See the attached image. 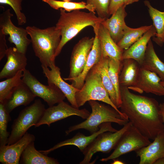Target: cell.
<instances>
[{
	"instance_id": "1",
	"label": "cell",
	"mask_w": 164,
	"mask_h": 164,
	"mask_svg": "<svg viewBox=\"0 0 164 164\" xmlns=\"http://www.w3.org/2000/svg\"><path fill=\"white\" fill-rule=\"evenodd\" d=\"M120 111L143 135L153 140L164 131L159 104L155 99L131 92L120 86Z\"/></svg>"
},
{
	"instance_id": "2",
	"label": "cell",
	"mask_w": 164,
	"mask_h": 164,
	"mask_svg": "<svg viewBox=\"0 0 164 164\" xmlns=\"http://www.w3.org/2000/svg\"><path fill=\"white\" fill-rule=\"evenodd\" d=\"M60 10V16L56 26L60 32L61 39L55 53L56 57L60 53L65 45L84 29L88 26L93 28L105 19L97 16L95 12H87L80 10L67 12L62 9Z\"/></svg>"
},
{
	"instance_id": "3",
	"label": "cell",
	"mask_w": 164,
	"mask_h": 164,
	"mask_svg": "<svg viewBox=\"0 0 164 164\" xmlns=\"http://www.w3.org/2000/svg\"><path fill=\"white\" fill-rule=\"evenodd\" d=\"M26 29L31 38L35 55L41 65L50 67L55 65V53L61 39L60 30L56 26L42 29L29 26Z\"/></svg>"
},
{
	"instance_id": "4",
	"label": "cell",
	"mask_w": 164,
	"mask_h": 164,
	"mask_svg": "<svg viewBox=\"0 0 164 164\" xmlns=\"http://www.w3.org/2000/svg\"><path fill=\"white\" fill-rule=\"evenodd\" d=\"M92 112L83 122L71 126L65 131L66 135L79 129H85L92 134L99 129L100 125L105 122H111L124 125L129 121L128 119L121 114L111 106L100 104L96 101H88Z\"/></svg>"
},
{
	"instance_id": "5",
	"label": "cell",
	"mask_w": 164,
	"mask_h": 164,
	"mask_svg": "<svg viewBox=\"0 0 164 164\" xmlns=\"http://www.w3.org/2000/svg\"><path fill=\"white\" fill-rule=\"evenodd\" d=\"M75 98L78 108L91 100L101 101L111 106L121 114L128 118L126 115L122 113L111 100L103 84L96 64L88 72L82 87L76 93Z\"/></svg>"
},
{
	"instance_id": "6",
	"label": "cell",
	"mask_w": 164,
	"mask_h": 164,
	"mask_svg": "<svg viewBox=\"0 0 164 164\" xmlns=\"http://www.w3.org/2000/svg\"><path fill=\"white\" fill-rule=\"evenodd\" d=\"M44 105L39 99L36 100L31 105L22 109L12 125L7 144L15 143L21 138L32 126L39 122L45 110Z\"/></svg>"
},
{
	"instance_id": "7",
	"label": "cell",
	"mask_w": 164,
	"mask_h": 164,
	"mask_svg": "<svg viewBox=\"0 0 164 164\" xmlns=\"http://www.w3.org/2000/svg\"><path fill=\"white\" fill-rule=\"evenodd\" d=\"M132 125L129 121L115 132H107L99 134L83 152L84 157L80 164H89L93 155L97 152L107 153L114 149L122 135Z\"/></svg>"
},
{
	"instance_id": "8",
	"label": "cell",
	"mask_w": 164,
	"mask_h": 164,
	"mask_svg": "<svg viewBox=\"0 0 164 164\" xmlns=\"http://www.w3.org/2000/svg\"><path fill=\"white\" fill-rule=\"evenodd\" d=\"M151 143L150 139L132 125L120 138L114 151L107 157L100 160L107 162L130 152L138 150Z\"/></svg>"
},
{
	"instance_id": "9",
	"label": "cell",
	"mask_w": 164,
	"mask_h": 164,
	"mask_svg": "<svg viewBox=\"0 0 164 164\" xmlns=\"http://www.w3.org/2000/svg\"><path fill=\"white\" fill-rule=\"evenodd\" d=\"M22 82L36 97L42 98L49 107L63 101L66 97L63 92L53 84L45 85L41 83L28 70L23 71Z\"/></svg>"
},
{
	"instance_id": "10",
	"label": "cell",
	"mask_w": 164,
	"mask_h": 164,
	"mask_svg": "<svg viewBox=\"0 0 164 164\" xmlns=\"http://www.w3.org/2000/svg\"><path fill=\"white\" fill-rule=\"evenodd\" d=\"M13 16L9 9L0 14V30L6 36L9 35L8 40L14 43L19 51L26 53L31 40L27 37L26 29L17 27L13 24L11 20Z\"/></svg>"
},
{
	"instance_id": "11",
	"label": "cell",
	"mask_w": 164,
	"mask_h": 164,
	"mask_svg": "<svg viewBox=\"0 0 164 164\" xmlns=\"http://www.w3.org/2000/svg\"><path fill=\"white\" fill-rule=\"evenodd\" d=\"M90 114L89 111L85 108L79 109L63 101L56 105L46 109L40 120L35 126L46 125L50 127L52 123L72 115L86 119Z\"/></svg>"
},
{
	"instance_id": "12",
	"label": "cell",
	"mask_w": 164,
	"mask_h": 164,
	"mask_svg": "<svg viewBox=\"0 0 164 164\" xmlns=\"http://www.w3.org/2000/svg\"><path fill=\"white\" fill-rule=\"evenodd\" d=\"M94 37H84L74 46L71 54L70 73L64 80L70 81L79 75L82 72L92 48Z\"/></svg>"
},
{
	"instance_id": "13",
	"label": "cell",
	"mask_w": 164,
	"mask_h": 164,
	"mask_svg": "<svg viewBox=\"0 0 164 164\" xmlns=\"http://www.w3.org/2000/svg\"><path fill=\"white\" fill-rule=\"evenodd\" d=\"M99 129L89 136H85L80 133L77 134L72 138L61 142L48 149L39 151L43 154L47 155L50 152L61 147L67 145H74L77 147L83 152L86 148L100 134L105 132H115L118 130L113 128L111 122H107L102 124L99 126Z\"/></svg>"
},
{
	"instance_id": "14",
	"label": "cell",
	"mask_w": 164,
	"mask_h": 164,
	"mask_svg": "<svg viewBox=\"0 0 164 164\" xmlns=\"http://www.w3.org/2000/svg\"><path fill=\"white\" fill-rule=\"evenodd\" d=\"M35 137L27 132L14 143L0 146V162L3 164H19L22 155L28 145L34 142Z\"/></svg>"
},
{
	"instance_id": "15",
	"label": "cell",
	"mask_w": 164,
	"mask_h": 164,
	"mask_svg": "<svg viewBox=\"0 0 164 164\" xmlns=\"http://www.w3.org/2000/svg\"><path fill=\"white\" fill-rule=\"evenodd\" d=\"M43 73L47 79L48 84H53L63 92L71 105L79 108L76 103V94L80 89L66 82L61 77L60 69L55 65L48 67L41 65Z\"/></svg>"
},
{
	"instance_id": "16",
	"label": "cell",
	"mask_w": 164,
	"mask_h": 164,
	"mask_svg": "<svg viewBox=\"0 0 164 164\" xmlns=\"http://www.w3.org/2000/svg\"><path fill=\"white\" fill-rule=\"evenodd\" d=\"M161 81L156 73L141 67L135 85L128 88L140 93L144 91L158 96H164V87L161 84Z\"/></svg>"
},
{
	"instance_id": "17",
	"label": "cell",
	"mask_w": 164,
	"mask_h": 164,
	"mask_svg": "<svg viewBox=\"0 0 164 164\" xmlns=\"http://www.w3.org/2000/svg\"><path fill=\"white\" fill-rule=\"evenodd\" d=\"M7 61L0 72V79L12 77L20 71L26 69L27 59L26 53L15 47L8 48L5 54Z\"/></svg>"
},
{
	"instance_id": "18",
	"label": "cell",
	"mask_w": 164,
	"mask_h": 164,
	"mask_svg": "<svg viewBox=\"0 0 164 164\" xmlns=\"http://www.w3.org/2000/svg\"><path fill=\"white\" fill-rule=\"evenodd\" d=\"M135 152L140 159L139 164H154L158 159L164 157V131L156 137L153 142Z\"/></svg>"
},
{
	"instance_id": "19",
	"label": "cell",
	"mask_w": 164,
	"mask_h": 164,
	"mask_svg": "<svg viewBox=\"0 0 164 164\" xmlns=\"http://www.w3.org/2000/svg\"><path fill=\"white\" fill-rule=\"evenodd\" d=\"M99 25V24H97L93 28L95 33L94 42L82 72L78 76L70 81L71 82V84L73 87L79 89H80L82 87L86 77L90 70L100 61L101 58L100 43L97 34Z\"/></svg>"
},
{
	"instance_id": "20",
	"label": "cell",
	"mask_w": 164,
	"mask_h": 164,
	"mask_svg": "<svg viewBox=\"0 0 164 164\" xmlns=\"http://www.w3.org/2000/svg\"><path fill=\"white\" fill-rule=\"evenodd\" d=\"M97 34L100 42L102 56H108L116 61L122 62L124 50L114 41L108 30L101 22L99 25Z\"/></svg>"
},
{
	"instance_id": "21",
	"label": "cell",
	"mask_w": 164,
	"mask_h": 164,
	"mask_svg": "<svg viewBox=\"0 0 164 164\" xmlns=\"http://www.w3.org/2000/svg\"><path fill=\"white\" fill-rule=\"evenodd\" d=\"M125 8L124 5L121 7L112 15L110 18L105 19L101 22L117 44L122 38L126 26L125 21L127 15Z\"/></svg>"
},
{
	"instance_id": "22",
	"label": "cell",
	"mask_w": 164,
	"mask_h": 164,
	"mask_svg": "<svg viewBox=\"0 0 164 164\" xmlns=\"http://www.w3.org/2000/svg\"><path fill=\"white\" fill-rule=\"evenodd\" d=\"M156 33L154 26L152 27L128 49L124 50L123 60L131 58L135 60L140 64L142 63L144 59L148 43L152 37L155 36Z\"/></svg>"
},
{
	"instance_id": "23",
	"label": "cell",
	"mask_w": 164,
	"mask_h": 164,
	"mask_svg": "<svg viewBox=\"0 0 164 164\" xmlns=\"http://www.w3.org/2000/svg\"><path fill=\"white\" fill-rule=\"evenodd\" d=\"M36 97L29 88L22 81L15 88L9 98L3 104L6 111L10 113L18 106L29 104Z\"/></svg>"
},
{
	"instance_id": "24",
	"label": "cell",
	"mask_w": 164,
	"mask_h": 164,
	"mask_svg": "<svg viewBox=\"0 0 164 164\" xmlns=\"http://www.w3.org/2000/svg\"><path fill=\"white\" fill-rule=\"evenodd\" d=\"M140 67L138 62L133 59L123 60L119 77L120 86L129 88L134 86L136 83Z\"/></svg>"
},
{
	"instance_id": "25",
	"label": "cell",
	"mask_w": 164,
	"mask_h": 164,
	"mask_svg": "<svg viewBox=\"0 0 164 164\" xmlns=\"http://www.w3.org/2000/svg\"><path fill=\"white\" fill-rule=\"evenodd\" d=\"M140 66L144 69L156 73L161 81H164V63L157 55L151 39L147 44L144 59Z\"/></svg>"
},
{
	"instance_id": "26",
	"label": "cell",
	"mask_w": 164,
	"mask_h": 164,
	"mask_svg": "<svg viewBox=\"0 0 164 164\" xmlns=\"http://www.w3.org/2000/svg\"><path fill=\"white\" fill-rule=\"evenodd\" d=\"M20 163L22 164H59L58 160L37 150L34 142L29 144L23 152Z\"/></svg>"
},
{
	"instance_id": "27",
	"label": "cell",
	"mask_w": 164,
	"mask_h": 164,
	"mask_svg": "<svg viewBox=\"0 0 164 164\" xmlns=\"http://www.w3.org/2000/svg\"><path fill=\"white\" fill-rule=\"evenodd\" d=\"M144 3L148 8L150 16L155 28L156 33L153 40L158 45L162 46V40L164 35V12H161L154 8L148 0H145Z\"/></svg>"
},
{
	"instance_id": "28",
	"label": "cell",
	"mask_w": 164,
	"mask_h": 164,
	"mask_svg": "<svg viewBox=\"0 0 164 164\" xmlns=\"http://www.w3.org/2000/svg\"><path fill=\"white\" fill-rule=\"evenodd\" d=\"M152 25L142 26L137 28H132L127 25L123 36L117 43L123 50L128 49L135 43L152 26Z\"/></svg>"
},
{
	"instance_id": "29",
	"label": "cell",
	"mask_w": 164,
	"mask_h": 164,
	"mask_svg": "<svg viewBox=\"0 0 164 164\" xmlns=\"http://www.w3.org/2000/svg\"><path fill=\"white\" fill-rule=\"evenodd\" d=\"M108 56H102L100 60L96 66L100 73L103 84L111 101L117 107L116 92L108 73Z\"/></svg>"
},
{
	"instance_id": "30",
	"label": "cell",
	"mask_w": 164,
	"mask_h": 164,
	"mask_svg": "<svg viewBox=\"0 0 164 164\" xmlns=\"http://www.w3.org/2000/svg\"><path fill=\"white\" fill-rule=\"evenodd\" d=\"M122 66V61H117L109 57L108 73L116 92L118 108H120L121 104L119 77Z\"/></svg>"
},
{
	"instance_id": "31",
	"label": "cell",
	"mask_w": 164,
	"mask_h": 164,
	"mask_svg": "<svg viewBox=\"0 0 164 164\" xmlns=\"http://www.w3.org/2000/svg\"><path fill=\"white\" fill-rule=\"evenodd\" d=\"M42 1L48 4L53 9L58 10L62 9L68 12L74 10L85 9L88 10L89 12H95V11L94 6L87 4L86 3L84 2H74L55 0H42Z\"/></svg>"
},
{
	"instance_id": "32",
	"label": "cell",
	"mask_w": 164,
	"mask_h": 164,
	"mask_svg": "<svg viewBox=\"0 0 164 164\" xmlns=\"http://www.w3.org/2000/svg\"><path fill=\"white\" fill-rule=\"evenodd\" d=\"M22 72L20 71L14 77L0 82V103L4 104L15 88L22 82Z\"/></svg>"
},
{
	"instance_id": "33",
	"label": "cell",
	"mask_w": 164,
	"mask_h": 164,
	"mask_svg": "<svg viewBox=\"0 0 164 164\" xmlns=\"http://www.w3.org/2000/svg\"><path fill=\"white\" fill-rule=\"evenodd\" d=\"M11 120L4 104L0 103V146L7 144L10 135L7 131V125Z\"/></svg>"
},
{
	"instance_id": "34",
	"label": "cell",
	"mask_w": 164,
	"mask_h": 164,
	"mask_svg": "<svg viewBox=\"0 0 164 164\" xmlns=\"http://www.w3.org/2000/svg\"><path fill=\"white\" fill-rule=\"evenodd\" d=\"M23 0H0L1 4L10 6L14 11L17 17L19 25H22L26 22V18L22 12V2Z\"/></svg>"
},
{
	"instance_id": "35",
	"label": "cell",
	"mask_w": 164,
	"mask_h": 164,
	"mask_svg": "<svg viewBox=\"0 0 164 164\" xmlns=\"http://www.w3.org/2000/svg\"><path fill=\"white\" fill-rule=\"evenodd\" d=\"M111 0H86V3L94 6L97 16L102 19H106L110 16L108 8Z\"/></svg>"
},
{
	"instance_id": "36",
	"label": "cell",
	"mask_w": 164,
	"mask_h": 164,
	"mask_svg": "<svg viewBox=\"0 0 164 164\" xmlns=\"http://www.w3.org/2000/svg\"><path fill=\"white\" fill-rule=\"evenodd\" d=\"M125 0H111L108 8L109 15L114 14L121 7L124 5Z\"/></svg>"
},
{
	"instance_id": "37",
	"label": "cell",
	"mask_w": 164,
	"mask_h": 164,
	"mask_svg": "<svg viewBox=\"0 0 164 164\" xmlns=\"http://www.w3.org/2000/svg\"><path fill=\"white\" fill-rule=\"evenodd\" d=\"M5 35L0 30V60L5 55L6 51L8 49L5 39Z\"/></svg>"
},
{
	"instance_id": "38",
	"label": "cell",
	"mask_w": 164,
	"mask_h": 164,
	"mask_svg": "<svg viewBox=\"0 0 164 164\" xmlns=\"http://www.w3.org/2000/svg\"><path fill=\"white\" fill-rule=\"evenodd\" d=\"M160 112L164 124V102L159 104Z\"/></svg>"
},
{
	"instance_id": "39",
	"label": "cell",
	"mask_w": 164,
	"mask_h": 164,
	"mask_svg": "<svg viewBox=\"0 0 164 164\" xmlns=\"http://www.w3.org/2000/svg\"><path fill=\"white\" fill-rule=\"evenodd\" d=\"M139 1V0H125L124 6L126 7L128 5L138 2Z\"/></svg>"
},
{
	"instance_id": "40",
	"label": "cell",
	"mask_w": 164,
	"mask_h": 164,
	"mask_svg": "<svg viewBox=\"0 0 164 164\" xmlns=\"http://www.w3.org/2000/svg\"><path fill=\"white\" fill-rule=\"evenodd\" d=\"M154 164H164V157L158 159L155 162Z\"/></svg>"
},
{
	"instance_id": "41",
	"label": "cell",
	"mask_w": 164,
	"mask_h": 164,
	"mask_svg": "<svg viewBox=\"0 0 164 164\" xmlns=\"http://www.w3.org/2000/svg\"><path fill=\"white\" fill-rule=\"evenodd\" d=\"M111 164H124L125 163L122 161L118 159H113V162L111 163Z\"/></svg>"
},
{
	"instance_id": "42",
	"label": "cell",
	"mask_w": 164,
	"mask_h": 164,
	"mask_svg": "<svg viewBox=\"0 0 164 164\" xmlns=\"http://www.w3.org/2000/svg\"><path fill=\"white\" fill-rule=\"evenodd\" d=\"M160 84L162 86L164 87V81H161L160 82Z\"/></svg>"
},
{
	"instance_id": "43",
	"label": "cell",
	"mask_w": 164,
	"mask_h": 164,
	"mask_svg": "<svg viewBox=\"0 0 164 164\" xmlns=\"http://www.w3.org/2000/svg\"><path fill=\"white\" fill-rule=\"evenodd\" d=\"M162 43L163 44L164 43V36H163V39H162Z\"/></svg>"
},
{
	"instance_id": "44",
	"label": "cell",
	"mask_w": 164,
	"mask_h": 164,
	"mask_svg": "<svg viewBox=\"0 0 164 164\" xmlns=\"http://www.w3.org/2000/svg\"><path fill=\"white\" fill-rule=\"evenodd\" d=\"M64 1H70L71 0H62Z\"/></svg>"
},
{
	"instance_id": "45",
	"label": "cell",
	"mask_w": 164,
	"mask_h": 164,
	"mask_svg": "<svg viewBox=\"0 0 164 164\" xmlns=\"http://www.w3.org/2000/svg\"></svg>"
}]
</instances>
